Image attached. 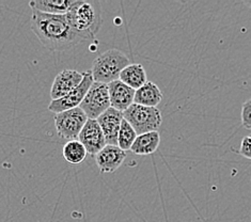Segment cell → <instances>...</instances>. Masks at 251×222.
<instances>
[{"label": "cell", "mask_w": 251, "mask_h": 222, "mask_svg": "<svg viewBox=\"0 0 251 222\" xmlns=\"http://www.w3.org/2000/svg\"><path fill=\"white\" fill-rule=\"evenodd\" d=\"M78 141L86 148L88 154L91 155H97L105 148V137L97 120L88 119L78 136Z\"/></svg>", "instance_id": "8"}, {"label": "cell", "mask_w": 251, "mask_h": 222, "mask_svg": "<svg viewBox=\"0 0 251 222\" xmlns=\"http://www.w3.org/2000/svg\"><path fill=\"white\" fill-rule=\"evenodd\" d=\"M119 80H121L135 91L141 88L148 81V76L145 68L141 64L133 63L127 65L120 74Z\"/></svg>", "instance_id": "15"}, {"label": "cell", "mask_w": 251, "mask_h": 222, "mask_svg": "<svg viewBox=\"0 0 251 222\" xmlns=\"http://www.w3.org/2000/svg\"><path fill=\"white\" fill-rule=\"evenodd\" d=\"M242 124L246 129H251V99H247L242 106Z\"/></svg>", "instance_id": "19"}, {"label": "cell", "mask_w": 251, "mask_h": 222, "mask_svg": "<svg viewBox=\"0 0 251 222\" xmlns=\"http://www.w3.org/2000/svg\"><path fill=\"white\" fill-rule=\"evenodd\" d=\"M159 143L160 136L158 131H150V133L137 136L130 151L135 155H151L157 151Z\"/></svg>", "instance_id": "14"}, {"label": "cell", "mask_w": 251, "mask_h": 222, "mask_svg": "<svg viewBox=\"0 0 251 222\" xmlns=\"http://www.w3.org/2000/svg\"><path fill=\"white\" fill-rule=\"evenodd\" d=\"M137 136L138 135L136 134L135 129L131 127L130 124L123 118L121 127L118 135V147L125 152L130 151V148L135 142Z\"/></svg>", "instance_id": "18"}, {"label": "cell", "mask_w": 251, "mask_h": 222, "mask_svg": "<svg viewBox=\"0 0 251 222\" xmlns=\"http://www.w3.org/2000/svg\"><path fill=\"white\" fill-rule=\"evenodd\" d=\"M83 79V73L75 70H63L59 73L52 82L50 90L51 100L64 98L71 91L79 86Z\"/></svg>", "instance_id": "9"}, {"label": "cell", "mask_w": 251, "mask_h": 222, "mask_svg": "<svg viewBox=\"0 0 251 222\" xmlns=\"http://www.w3.org/2000/svg\"><path fill=\"white\" fill-rule=\"evenodd\" d=\"M31 30L45 49L51 51L70 49L82 41L71 28L65 15H53L32 10Z\"/></svg>", "instance_id": "1"}, {"label": "cell", "mask_w": 251, "mask_h": 222, "mask_svg": "<svg viewBox=\"0 0 251 222\" xmlns=\"http://www.w3.org/2000/svg\"><path fill=\"white\" fill-rule=\"evenodd\" d=\"M250 137H251V135H250Z\"/></svg>", "instance_id": "22"}, {"label": "cell", "mask_w": 251, "mask_h": 222, "mask_svg": "<svg viewBox=\"0 0 251 222\" xmlns=\"http://www.w3.org/2000/svg\"><path fill=\"white\" fill-rule=\"evenodd\" d=\"M129 64V58L121 50H107L93 61L91 70L93 80L106 85L119 80L121 72Z\"/></svg>", "instance_id": "3"}, {"label": "cell", "mask_w": 251, "mask_h": 222, "mask_svg": "<svg viewBox=\"0 0 251 222\" xmlns=\"http://www.w3.org/2000/svg\"><path fill=\"white\" fill-rule=\"evenodd\" d=\"M88 152L86 148L77 140L68 141L63 147V156L65 160L71 165H79L87 157Z\"/></svg>", "instance_id": "17"}, {"label": "cell", "mask_w": 251, "mask_h": 222, "mask_svg": "<svg viewBox=\"0 0 251 222\" xmlns=\"http://www.w3.org/2000/svg\"><path fill=\"white\" fill-rule=\"evenodd\" d=\"M240 154L244 157L251 159V137L246 136L243 138L240 148Z\"/></svg>", "instance_id": "20"}, {"label": "cell", "mask_w": 251, "mask_h": 222, "mask_svg": "<svg viewBox=\"0 0 251 222\" xmlns=\"http://www.w3.org/2000/svg\"><path fill=\"white\" fill-rule=\"evenodd\" d=\"M108 92L110 107L119 111H125L134 104L135 90L125 85L121 80H116L108 83Z\"/></svg>", "instance_id": "12"}, {"label": "cell", "mask_w": 251, "mask_h": 222, "mask_svg": "<svg viewBox=\"0 0 251 222\" xmlns=\"http://www.w3.org/2000/svg\"><path fill=\"white\" fill-rule=\"evenodd\" d=\"M73 0H33L29 5L32 10H37L46 14L65 15Z\"/></svg>", "instance_id": "16"}, {"label": "cell", "mask_w": 251, "mask_h": 222, "mask_svg": "<svg viewBox=\"0 0 251 222\" xmlns=\"http://www.w3.org/2000/svg\"><path fill=\"white\" fill-rule=\"evenodd\" d=\"M79 108L86 113L88 119L97 120L100 115H103L110 108L108 85L94 81L85 99H82Z\"/></svg>", "instance_id": "6"}, {"label": "cell", "mask_w": 251, "mask_h": 222, "mask_svg": "<svg viewBox=\"0 0 251 222\" xmlns=\"http://www.w3.org/2000/svg\"><path fill=\"white\" fill-rule=\"evenodd\" d=\"M125 158L126 152L118 146L109 145H106L95 155V161L101 173H113L117 171L123 165Z\"/></svg>", "instance_id": "11"}, {"label": "cell", "mask_w": 251, "mask_h": 222, "mask_svg": "<svg viewBox=\"0 0 251 222\" xmlns=\"http://www.w3.org/2000/svg\"><path fill=\"white\" fill-rule=\"evenodd\" d=\"M88 121V117L79 107L67 111L56 113L55 125L59 137L63 140H77L78 136Z\"/></svg>", "instance_id": "5"}, {"label": "cell", "mask_w": 251, "mask_h": 222, "mask_svg": "<svg viewBox=\"0 0 251 222\" xmlns=\"http://www.w3.org/2000/svg\"><path fill=\"white\" fill-rule=\"evenodd\" d=\"M65 16L82 41L94 39L103 23L101 7L97 0H73Z\"/></svg>", "instance_id": "2"}, {"label": "cell", "mask_w": 251, "mask_h": 222, "mask_svg": "<svg viewBox=\"0 0 251 222\" xmlns=\"http://www.w3.org/2000/svg\"><path fill=\"white\" fill-rule=\"evenodd\" d=\"M97 121L104 134L106 145L118 146V135L123 121V112L110 107L97 119Z\"/></svg>", "instance_id": "10"}, {"label": "cell", "mask_w": 251, "mask_h": 222, "mask_svg": "<svg viewBox=\"0 0 251 222\" xmlns=\"http://www.w3.org/2000/svg\"><path fill=\"white\" fill-rule=\"evenodd\" d=\"M124 120L130 124L137 135L158 131L163 118L157 107H146L133 104L123 111Z\"/></svg>", "instance_id": "4"}, {"label": "cell", "mask_w": 251, "mask_h": 222, "mask_svg": "<svg viewBox=\"0 0 251 222\" xmlns=\"http://www.w3.org/2000/svg\"><path fill=\"white\" fill-rule=\"evenodd\" d=\"M245 3H246L248 7H250L251 8V1H245Z\"/></svg>", "instance_id": "21"}, {"label": "cell", "mask_w": 251, "mask_h": 222, "mask_svg": "<svg viewBox=\"0 0 251 222\" xmlns=\"http://www.w3.org/2000/svg\"><path fill=\"white\" fill-rule=\"evenodd\" d=\"M94 82L93 77L90 72H85L83 73V79L79 83L78 87H76L73 91H71L68 95L64 98L59 99L56 100H51L49 106V110L55 113H60L63 111H67L73 108L79 107L82 99H85L89 89Z\"/></svg>", "instance_id": "7"}, {"label": "cell", "mask_w": 251, "mask_h": 222, "mask_svg": "<svg viewBox=\"0 0 251 222\" xmlns=\"http://www.w3.org/2000/svg\"><path fill=\"white\" fill-rule=\"evenodd\" d=\"M161 99H163V93L158 86L152 81H147L141 88L135 91L134 104L146 107H156Z\"/></svg>", "instance_id": "13"}]
</instances>
